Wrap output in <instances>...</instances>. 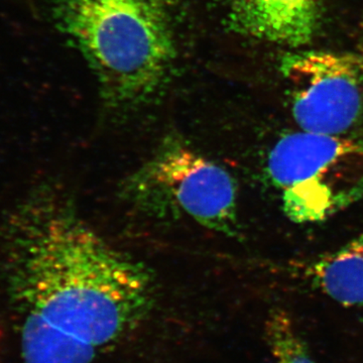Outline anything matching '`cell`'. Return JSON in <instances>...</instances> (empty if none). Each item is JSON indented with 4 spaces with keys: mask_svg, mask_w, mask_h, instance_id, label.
Returning a JSON list of instances; mask_svg holds the SVG:
<instances>
[{
    "mask_svg": "<svg viewBox=\"0 0 363 363\" xmlns=\"http://www.w3.org/2000/svg\"><path fill=\"white\" fill-rule=\"evenodd\" d=\"M4 234L23 363H91L152 307L149 267L107 242L57 189L25 198Z\"/></svg>",
    "mask_w": 363,
    "mask_h": 363,
    "instance_id": "1",
    "label": "cell"
},
{
    "mask_svg": "<svg viewBox=\"0 0 363 363\" xmlns=\"http://www.w3.org/2000/svg\"><path fill=\"white\" fill-rule=\"evenodd\" d=\"M55 18L112 111L140 108L168 83L176 48L164 0H57Z\"/></svg>",
    "mask_w": 363,
    "mask_h": 363,
    "instance_id": "2",
    "label": "cell"
},
{
    "mask_svg": "<svg viewBox=\"0 0 363 363\" xmlns=\"http://www.w3.org/2000/svg\"><path fill=\"white\" fill-rule=\"evenodd\" d=\"M121 201L159 220L188 219L209 230L238 233V190L233 176L180 135L164 136L119 187Z\"/></svg>",
    "mask_w": 363,
    "mask_h": 363,
    "instance_id": "3",
    "label": "cell"
},
{
    "mask_svg": "<svg viewBox=\"0 0 363 363\" xmlns=\"http://www.w3.org/2000/svg\"><path fill=\"white\" fill-rule=\"evenodd\" d=\"M267 174L290 220L322 222L362 197L363 143L348 133H286L269 150Z\"/></svg>",
    "mask_w": 363,
    "mask_h": 363,
    "instance_id": "4",
    "label": "cell"
},
{
    "mask_svg": "<svg viewBox=\"0 0 363 363\" xmlns=\"http://www.w3.org/2000/svg\"><path fill=\"white\" fill-rule=\"evenodd\" d=\"M279 70L298 128L346 135L363 114V50L286 54Z\"/></svg>",
    "mask_w": 363,
    "mask_h": 363,
    "instance_id": "5",
    "label": "cell"
},
{
    "mask_svg": "<svg viewBox=\"0 0 363 363\" xmlns=\"http://www.w3.org/2000/svg\"><path fill=\"white\" fill-rule=\"evenodd\" d=\"M320 0H227V23L252 39L298 48L315 37Z\"/></svg>",
    "mask_w": 363,
    "mask_h": 363,
    "instance_id": "6",
    "label": "cell"
},
{
    "mask_svg": "<svg viewBox=\"0 0 363 363\" xmlns=\"http://www.w3.org/2000/svg\"><path fill=\"white\" fill-rule=\"evenodd\" d=\"M306 274L327 297L363 311V233L315 260Z\"/></svg>",
    "mask_w": 363,
    "mask_h": 363,
    "instance_id": "7",
    "label": "cell"
},
{
    "mask_svg": "<svg viewBox=\"0 0 363 363\" xmlns=\"http://www.w3.org/2000/svg\"><path fill=\"white\" fill-rule=\"evenodd\" d=\"M267 340L276 363H316L290 318L274 312L267 322Z\"/></svg>",
    "mask_w": 363,
    "mask_h": 363,
    "instance_id": "8",
    "label": "cell"
}]
</instances>
